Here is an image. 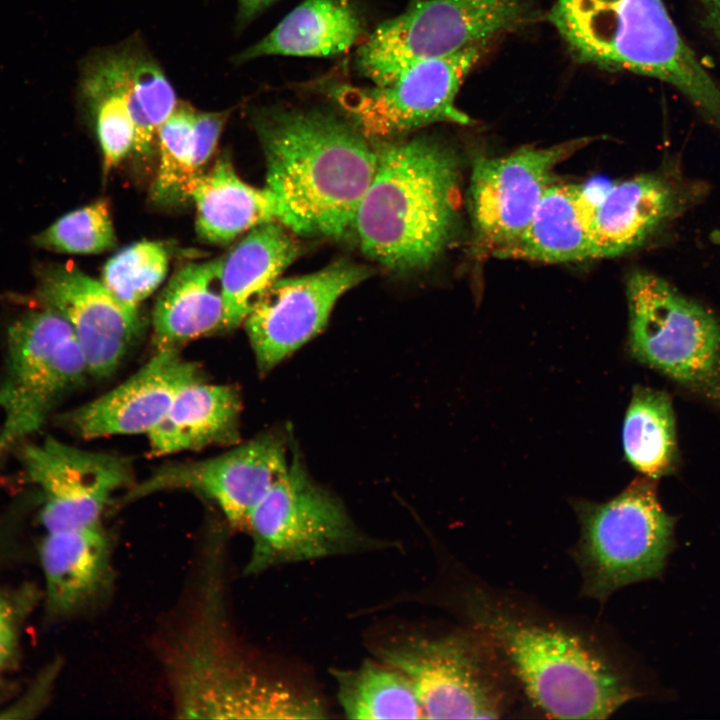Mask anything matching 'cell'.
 <instances>
[{"instance_id": "obj_1", "label": "cell", "mask_w": 720, "mask_h": 720, "mask_svg": "<svg viewBox=\"0 0 720 720\" xmlns=\"http://www.w3.org/2000/svg\"><path fill=\"white\" fill-rule=\"evenodd\" d=\"M459 600L467 626L499 657L528 712L607 719L650 694L639 663L607 625L480 579L470 581Z\"/></svg>"}, {"instance_id": "obj_33", "label": "cell", "mask_w": 720, "mask_h": 720, "mask_svg": "<svg viewBox=\"0 0 720 720\" xmlns=\"http://www.w3.org/2000/svg\"><path fill=\"white\" fill-rule=\"evenodd\" d=\"M229 114V111L195 112L192 143L193 166L197 175L203 172L212 157Z\"/></svg>"}, {"instance_id": "obj_4", "label": "cell", "mask_w": 720, "mask_h": 720, "mask_svg": "<svg viewBox=\"0 0 720 720\" xmlns=\"http://www.w3.org/2000/svg\"><path fill=\"white\" fill-rule=\"evenodd\" d=\"M372 181L355 222L371 260L398 274L424 270L444 254L459 220L460 161L431 135L380 142Z\"/></svg>"}, {"instance_id": "obj_9", "label": "cell", "mask_w": 720, "mask_h": 720, "mask_svg": "<svg viewBox=\"0 0 720 720\" xmlns=\"http://www.w3.org/2000/svg\"><path fill=\"white\" fill-rule=\"evenodd\" d=\"M88 373L83 351L63 316L45 308L16 319L8 328L0 381V461L37 432Z\"/></svg>"}, {"instance_id": "obj_2", "label": "cell", "mask_w": 720, "mask_h": 720, "mask_svg": "<svg viewBox=\"0 0 720 720\" xmlns=\"http://www.w3.org/2000/svg\"><path fill=\"white\" fill-rule=\"evenodd\" d=\"M223 537L206 545L196 599L164 666L184 719H321L320 699L252 663L235 640L224 591Z\"/></svg>"}, {"instance_id": "obj_5", "label": "cell", "mask_w": 720, "mask_h": 720, "mask_svg": "<svg viewBox=\"0 0 720 720\" xmlns=\"http://www.w3.org/2000/svg\"><path fill=\"white\" fill-rule=\"evenodd\" d=\"M548 19L578 61L666 82L720 124V87L662 0H556Z\"/></svg>"}, {"instance_id": "obj_7", "label": "cell", "mask_w": 720, "mask_h": 720, "mask_svg": "<svg viewBox=\"0 0 720 720\" xmlns=\"http://www.w3.org/2000/svg\"><path fill=\"white\" fill-rule=\"evenodd\" d=\"M376 654L408 677L424 718L502 719L524 708L499 657L467 625L437 636L401 637L379 646Z\"/></svg>"}, {"instance_id": "obj_31", "label": "cell", "mask_w": 720, "mask_h": 720, "mask_svg": "<svg viewBox=\"0 0 720 720\" xmlns=\"http://www.w3.org/2000/svg\"><path fill=\"white\" fill-rule=\"evenodd\" d=\"M169 258L162 242L134 243L107 261L101 282L119 301L138 309L165 279Z\"/></svg>"}, {"instance_id": "obj_25", "label": "cell", "mask_w": 720, "mask_h": 720, "mask_svg": "<svg viewBox=\"0 0 720 720\" xmlns=\"http://www.w3.org/2000/svg\"><path fill=\"white\" fill-rule=\"evenodd\" d=\"M222 258L191 263L178 270L160 293L153 310L157 349L177 347L224 329Z\"/></svg>"}, {"instance_id": "obj_32", "label": "cell", "mask_w": 720, "mask_h": 720, "mask_svg": "<svg viewBox=\"0 0 720 720\" xmlns=\"http://www.w3.org/2000/svg\"><path fill=\"white\" fill-rule=\"evenodd\" d=\"M37 246L71 254H97L116 243L109 205L95 201L65 214L35 236Z\"/></svg>"}, {"instance_id": "obj_29", "label": "cell", "mask_w": 720, "mask_h": 720, "mask_svg": "<svg viewBox=\"0 0 720 720\" xmlns=\"http://www.w3.org/2000/svg\"><path fill=\"white\" fill-rule=\"evenodd\" d=\"M127 96L135 129L133 151L145 156L151 152L159 127L178 103L161 67L136 46H127Z\"/></svg>"}, {"instance_id": "obj_21", "label": "cell", "mask_w": 720, "mask_h": 720, "mask_svg": "<svg viewBox=\"0 0 720 720\" xmlns=\"http://www.w3.org/2000/svg\"><path fill=\"white\" fill-rule=\"evenodd\" d=\"M675 204L672 186L655 174L610 186L594 203L593 259L620 256L639 247L672 214Z\"/></svg>"}, {"instance_id": "obj_8", "label": "cell", "mask_w": 720, "mask_h": 720, "mask_svg": "<svg viewBox=\"0 0 720 720\" xmlns=\"http://www.w3.org/2000/svg\"><path fill=\"white\" fill-rule=\"evenodd\" d=\"M534 0H417L380 24L355 64L372 84H386L429 59L490 43L528 24Z\"/></svg>"}, {"instance_id": "obj_15", "label": "cell", "mask_w": 720, "mask_h": 720, "mask_svg": "<svg viewBox=\"0 0 720 720\" xmlns=\"http://www.w3.org/2000/svg\"><path fill=\"white\" fill-rule=\"evenodd\" d=\"M372 272L341 259L310 274L275 280L244 321L258 370L267 373L319 334L338 299Z\"/></svg>"}, {"instance_id": "obj_6", "label": "cell", "mask_w": 720, "mask_h": 720, "mask_svg": "<svg viewBox=\"0 0 720 720\" xmlns=\"http://www.w3.org/2000/svg\"><path fill=\"white\" fill-rule=\"evenodd\" d=\"M579 536L570 556L580 595L606 603L620 589L658 579L675 547V518L659 502L655 479L642 476L602 503L574 500Z\"/></svg>"}, {"instance_id": "obj_24", "label": "cell", "mask_w": 720, "mask_h": 720, "mask_svg": "<svg viewBox=\"0 0 720 720\" xmlns=\"http://www.w3.org/2000/svg\"><path fill=\"white\" fill-rule=\"evenodd\" d=\"M300 251L291 230L280 222H269L250 230L221 257L224 329H234L244 323L261 294Z\"/></svg>"}, {"instance_id": "obj_11", "label": "cell", "mask_w": 720, "mask_h": 720, "mask_svg": "<svg viewBox=\"0 0 720 720\" xmlns=\"http://www.w3.org/2000/svg\"><path fill=\"white\" fill-rule=\"evenodd\" d=\"M626 294L633 356L683 385L719 398L717 318L652 273H633Z\"/></svg>"}, {"instance_id": "obj_36", "label": "cell", "mask_w": 720, "mask_h": 720, "mask_svg": "<svg viewBox=\"0 0 720 720\" xmlns=\"http://www.w3.org/2000/svg\"><path fill=\"white\" fill-rule=\"evenodd\" d=\"M275 0H238V17L241 23L248 22Z\"/></svg>"}, {"instance_id": "obj_28", "label": "cell", "mask_w": 720, "mask_h": 720, "mask_svg": "<svg viewBox=\"0 0 720 720\" xmlns=\"http://www.w3.org/2000/svg\"><path fill=\"white\" fill-rule=\"evenodd\" d=\"M622 441L626 459L643 476L656 480L674 471L678 461L675 417L665 392L634 389Z\"/></svg>"}, {"instance_id": "obj_22", "label": "cell", "mask_w": 720, "mask_h": 720, "mask_svg": "<svg viewBox=\"0 0 720 720\" xmlns=\"http://www.w3.org/2000/svg\"><path fill=\"white\" fill-rule=\"evenodd\" d=\"M188 198L195 205L197 234L208 243H229L269 222L284 225L285 213L277 197L267 187L244 182L226 157L193 178Z\"/></svg>"}, {"instance_id": "obj_3", "label": "cell", "mask_w": 720, "mask_h": 720, "mask_svg": "<svg viewBox=\"0 0 720 720\" xmlns=\"http://www.w3.org/2000/svg\"><path fill=\"white\" fill-rule=\"evenodd\" d=\"M266 165V187L296 235L355 236L377 151L348 120L321 110L264 108L253 113Z\"/></svg>"}, {"instance_id": "obj_12", "label": "cell", "mask_w": 720, "mask_h": 720, "mask_svg": "<svg viewBox=\"0 0 720 720\" xmlns=\"http://www.w3.org/2000/svg\"><path fill=\"white\" fill-rule=\"evenodd\" d=\"M489 45L419 62L386 84L339 85L331 97L368 140L391 141L435 124L472 125L456 106L458 91Z\"/></svg>"}, {"instance_id": "obj_35", "label": "cell", "mask_w": 720, "mask_h": 720, "mask_svg": "<svg viewBox=\"0 0 720 720\" xmlns=\"http://www.w3.org/2000/svg\"><path fill=\"white\" fill-rule=\"evenodd\" d=\"M701 6L706 24L720 40V0H697Z\"/></svg>"}, {"instance_id": "obj_30", "label": "cell", "mask_w": 720, "mask_h": 720, "mask_svg": "<svg viewBox=\"0 0 720 720\" xmlns=\"http://www.w3.org/2000/svg\"><path fill=\"white\" fill-rule=\"evenodd\" d=\"M195 112L187 104H178L157 131L160 161L151 193L159 204L188 199L189 185L197 176L192 143Z\"/></svg>"}, {"instance_id": "obj_27", "label": "cell", "mask_w": 720, "mask_h": 720, "mask_svg": "<svg viewBox=\"0 0 720 720\" xmlns=\"http://www.w3.org/2000/svg\"><path fill=\"white\" fill-rule=\"evenodd\" d=\"M379 660V659H378ZM339 704L351 719H421L423 710L408 677L379 660L332 670Z\"/></svg>"}, {"instance_id": "obj_23", "label": "cell", "mask_w": 720, "mask_h": 720, "mask_svg": "<svg viewBox=\"0 0 720 720\" xmlns=\"http://www.w3.org/2000/svg\"><path fill=\"white\" fill-rule=\"evenodd\" d=\"M594 203L583 185L553 183L523 233L498 258L550 264L593 259Z\"/></svg>"}, {"instance_id": "obj_14", "label": "cell", "mask_w": 720, "mask_h": 720, "mask_svg": "<svg viewBox=\"0 0 720 720\" xmlns=\"http://www.w3.org/2000/svg\"><path fill=\"white\" fill-rule=\"evenodd\" d=\"M21 456L27 479L40 489L46 532L102 523L113 497L134 484L127 457L80 449L52 437L26 445Z\"/></svg>"}, {"instance_id": "obj_19", "label": "cell", "mask_w": 720, "mask_h": 720, "mask_svg": "<svg viewBox=\"0 0 720 720\" xmlns=\"http://www.w3.org/2000/svg\"><path fill=\"white\" fill-rule=\"evenodd\" d=\"M112 547L102 523L46 532L40 562L52 616H68L108 599L115 579Z\"/></svg>"}, {"instance_id": "obj_16", "label": "cell", "mask_w": 720, "mask_h": 720, "mask_svg": "<svg viewBox=\"0 0 720 720\" xmlns=\"http://www.w3.org/2000/svg\"><path fill=\"white\" fill-rule=\"evenodd\" d=\"M289 463L283 439L263 434L211 458L162 466L127 489L121 503L167 490H188L216 504L232 528L244 530L250 512Z\"/></svg>"}, {"instance_id": "obj_20", "label": "cell", "mask_w": 720, "mask_h": 720, "mask_svg": "<svg viewBox=\"0 0 720 720\" xmlns=\"http://www.w3.org/2000/svg\"><path fill=\"white\" fill-rule=\"evenodd\" d=\"M241 398L232 385L187 384L160 423L147 434L150 454L164 456L209 446H235L240 439Z\"/></svg>"}, {"instance_id": "obj_10", "label": "cell", "mask_w": 720, "mask_h": 720, "mask_svg": "<svg viewBox=\"0 0 720 720\" xmlns=\"http://www.w3.org/2000/svg\"><path fill=\"white\" fill-rule=\"evenodd\" d=\"M251 552L245 573L377 547L343 504L314 482L296 455L287 471L250 512Z\"/></svg>"}, {"instance_id": "obj_34", "label": "cell", "mask_w": 720, "mask_h": 720, "mask_svg": "<svg viewBox=\"0 0 720 720\" xmlns=\"http://www.w3.org/2000/svg\"><path fill=\"white\" fill-rule=\"evenodd\" d=\"M18 611L8 594L0 592V670L13 660L17 649Z\"/></svg>"}, {"instance_id": "obj_26", "label": "cell", "mask_w": 720, "mask_h": 720, "mask_svg": "<svg viewBox=\"0 0 720 720\" xmlns=\"http://www.w3.org/2000/svg\"><path fill=\"white\" fill-rule=\"evenodd\" d=\"M357 12L343 0H306L236 59L264 56L328 57L351 48L362 34Z\"/></svg>"}, {"instance_id": "obj_17", "label": "cell", "mask_w": 720, "mask_h": 720, "mask_svg": "<svg viewBox=\"0 0 720 720\" xmlns=\"http://www.w3.org/2000/svg\"><path fill=\"white\" fill-rule=\"evenodd\" d=\"M35 298L69 322L92 376H110L140 335L138 309L72 266L42 269Z\"/></svg>"}, {"instance_id": "obj_18", "label": "cell", "mask_w": 720, "mask_h": 720, "mask_svg": "<svg viewBox=\"0 0 720 720\" xmlns=\"http://www.w3.org/2000/svg\"><path fill=\"white\" fill-rule=\"evenodd\" d=\"M199 378L197 366L177 347L158 349L139 370L100 397L59 416V423L85 439L148 434L178 393Z\"/></svg>"}, {"instance_id": "obj_13", "label": "cell", "mask_w": 720, "mask_h": 720, "mask_svg": "<svg viewBox=\"0 0 720 720\" xmlns=\"http://www.w3.org/2000/svg\"><path fill=\"white\" fill-rule=\"evenodd\" d=\"M596 138L579 137L545 147L526 145L511 153L477 156L467 191L475 247L498 258L523 233L553 172Z\"/></svg>"}]
</instances>
